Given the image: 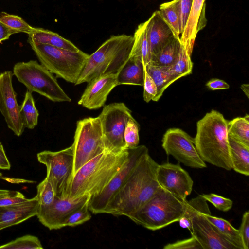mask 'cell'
<instances>
[{
    "label": "cell",
    "mask_w": 249,
    "mask_h": 249,
    "mask_svg": "<svg viewBox=\"0 0 249 249\" xmlns=\"http://www.w3.org/2000/svg\"><path fill=\"white\" fill-rule=\"evenodd\" d=\"M145 66L139 59L129 57L116 74L117 85L143 86Z\"/></svg>",
    "instance_id": "44dd1931"
},
{
    "label": "cell",
    "mask_w": 249,
    "mask_h": 249,
    "mask_svg": "<svg viewBox=\"0 0 249 249\" xmlns=\"http://www.w3.org/2000/svg\"><path fill=\"white\" fill-rule=\"evenodd\" d=\"M74 154L73 175L89 161L105 151L98 117L78 120L71 145Z\"/></svg>",
    "instance_id": "ba28073f"
},
{
    "label": "cell",
    "mask_w": 249,
    "mask_h": 249,
    "mask_svg": "<svg viewBox=\"0 0 249 249\" xmlns=\"http://www.w3.org/2000/svg\"><path fill=\"white\" fill-rule=\"evenodd\" d=\"M159 11L164 20L171 29L174 36L180 38V26L178 0H173L160 5Z\"/></svg>",
    "instance_id": "83f0119b"
},
{
    "label": "cell",
    "mask_w": 249,
    "mask_h": 249,
    "mask_svg": "<svg viewBox=\"0 0 249 249\" xmlns=\"http://www.w3.org/2000/svg\"><path fill=\"white\" fill-rule=\"evenodd\" d=\"M38 161L47 168L46 177L51 183L56 197L68 198L73 177L74 154L72 146L58 151L45 150L37 154Z\"/></svg>",
    "instance_id": "9c48e42d"
},
{
    "label": "cell",
    "mask_w": 249,
    "mask_h": 249,
    "mask_svg": "<svg viewBox=\"0 0 249 249\" xmlns=\"http://www.w3.org/2000/svg\"><path fill=\"white\" fill-rule=\"evenodd\" d=\"M13 32L0 21V43L8 39Z\"/></svg>",
    "instance_id": "bcb514c9"
},
{
    "label": "cell",
    "mask_w": 249,
    "mask_h": 249,
    "mask_svg": "<svg viewBox=\"0 0 249 249\" xmlns=\"http://www.w3.org/2000/svg\"><path fill=\"white\" fill-rule=\"evenodd\" d=\"M201 196L219 211L227 212L232 207L233 201L229 198L213 193L203 194Z\"/></svg>",
    "instance_id": "f35d334b"
},
{
    "label": "cell",
    "mask_w": 249,
    "mask_h": 249,
    "mask_svg": "<svg viewBox=\"0 0 249 249\" xmlns=\"http://www.w3.org/2000/svg\"><path fill=\"white\" fill-rule=\"evenodd\" d=\"M162 147L167 155L186 166L197 169L207 167L196 149L194 138L180 128L167 130L162 139Z\"/></svg>",
    "instance_id": "8fae6325"
},
{
    "label": "cell",
    "mask_w": 249,
    "mask_h": 249,
    "mask_svg": "<svg viewBox=\"0 0 249 249\" xmlns=\"http://www.w3.org/2000/svg\"><path fill=\"white\" fill-rule=\"evenodd\" d=\"M143 86V97L144 100L146 103L149 102L151 100L155 101L157 95V88L153 79L146 72L145 70Z\"/></svg>",
    "instance_id": "60d3db41"
},
{
    "label": "cell",
    "mask_w": 249,
    "mask_h": 249,
    "mask_svg": "<svg viewBox=\"0 0 249 249\" xmlns=\"http://www.w3.org/2000/svg\"><path fill=\"white\" fill-rule=\"evenodd\" d=\"M88 202L73 212L67 217L63 223V227L77 226L91 219V215L88 208Z\"/></svg>",
    "instance_id": "8d00e7d4"
},
{
    "label": "cell",
    "mask_w": 249,
    "mask_h": 249,
    "mask_svg": "<svg viewBox=\"0 0 249 249\" xmlns=\"http://www.w3.org/2000/svg\"><path fill=\"white\" fill-rule=\"evenodd\" d=\"M241 89L243 90L247 98H249V85L248 84H243L241 86Z\"/></svg>",
    "instance_id": "7dc6e473"
},
{
    "label": "cell",
    "mask_w": 249,
    "mask_h": 249,
    "mask_svg": "<svg viewBox=\"0 0 249 249\" xmlns=\"http://www.w3.org/2000/svg\"><path fill=\"white\" fill-rule=\"evenodd\" d=\"M204 215L223 235L235 244L239 249H244L238 230L233 227L229 221L211 214Z\"/></svg>",
    "instance_id": "4dcf8cb0"
},
{
    "label": "cell",
    "mask_w": 249,
    "mask_h": 249,
    "mask_svg": "<svg viewBox=\"0 0 249 249\" xmlns=\"http://www.w3.org/2000/svg\"><path fill=\"white\" fill-rule=\"evenodd\" d=\"M39 207H45L51 205L56 197L53 188L47 178L37 186V194Z\"/></svg>",
    "instance_id": "e575fe53"
},
{
    "label": "cell",
    "mask_w": 249,
    "mask_h": 249,
    "mask_svg": "<svg viewBox=\"0 0 249 249\" xmlns=\"http://www.w3.org/2000/svg\"><path fill=\"white\" fill-rule=\"evenodd\" d=\"M11 71L0 73V112L8 127L17 136H20L25 127L20 114V106L17 100V94L12 85Z\"/></svg>",
    "instance_id": "4fadbf2b"
},
{
    "label": "cell",
    "mask_w": 249,
    "mask_h": 249,
    "mask_svg": "<svg viewBox=\"0 0 249 249\" xmlns=\"http://www.w3.org/2000/svg\"><path fill=\"white\" fill-rule=\"evenodd\" d=\"M228 121L212 110L196 124L195 145L204 162L230 171L232 165L228 141Z\"/></svg>",
    "instance_id": "3957f363"
},
{
    "label": "cell",
    "mask_w": 249,
    "mask_h": 249,
    "mask_svg": "<svg viewBox=\"0 0 249 249\" xmlns=\"http://www.w3.org/2000/svg\"><path fill=\"white\" fill-rule=\"evenodd\" d=\"M134 42L129 57L140 59L145 66L151 60V53L146 32L145 22L140 24L135 30Z\"/></svg>",
    "instance_id": "d4e9b609"
},
{
    "label": "cell",
    "mask_w": 249,
    "mask_h": 249,
    "mask_svg": "<svg viewBox=\"0 0 249 249\" xmlns=\"http://www.w3.org/2000/svg\"><path fill=\"white\" fill-rule=\"evenodd\" d=\"M193 63L181 45L178 57L174 65L169 67V71L176 81L192 73Z\"/></svg>",
    "instance_id": "1f68e13d"
},
{
    "label": "cell",
    "mask_w": 249,
    "mask_h": 249,
    "mask_svg": "<svg viewBox=\"0 0 249 249\" xmlns=\"http://www.w3.org/2000/svg\"><path fill=\"white\" fill-rule=\"evenodd\" d=\"M28 39L34 42L66 50L77 51L79 49L71 42L58 34L41 28H35L34 31L29 34Z\"/></svg>",
    "instance_id": "603a6c76"
},
{
    "label": "cell",
    "mask_w": 249,
    "mask_h": 249,
    "mask_svg": "<svg viewBox=\"0 0 249 249\" xmlns=\"http://www.w3.org/2000/svg\"><path fill=\"white\" fill-rule=\"evenodd\" d=\"M134 42L133 36H112L91 55L75 85L88 83L105 74H117L129 58Z\"/></svg>",
    "instance_id": "277c9868"
},
{
    "label": "cell",
    "mask_w": 249,
    "mask_h": 249,
    "mask_svg": "<svg viewBox=\"0 0 249 249\" xmlns=\"http://www.w3.org/2000/svg\"><path fill=\"white\" fill-rule=\"evenodd\" d=\"M128 149L105 151L79 169L71 181L68 198L91 197L101 193L118 173L128 157Z\"/></svg>",
    "instance_id": "7a4b0ae2"
},
{
    "label": "cell",
    "mask_w": 249,
    "mask_h": 249,
    "mask_svg": "<svg viewBox=\"0 0 249 249\" xmlns=\"http://www.w3.org/2000/svg\"><path fill=\"white\" fill-rule=\"evenodd\" d=\"M192 2V0H178L181 34L184 30L187 20L191 9Z\"/></svg>",
    "instance_id": "7bdbcfd3"
},
{
    "label": "cell",
    "mask_w": 249,
    "mask_h": 249,
    "mask_svg": "<svg viewBox=\"0 0 249 249\" xmlns=\"http://www.w3.org/2000/svg\"><path fill=\"white\" fill-rule=\"evenodd\" d=\"M205 214L198 213L193 217L190 230L192 235L198 240L203 249H239L209 221Z\"/></svg>",
    "instance_id": "2e32d148"
},
{
    "label": "cell",
    "mask_w": 249,
    "mask_h": 249,
    "mask_svg": "<svg viewBox=\"0 0 249 249\" xmlns=\"http://www.w3.org/2000/svg\"><path fill=\"white\" fill-rule=\"evenodd\" d=\"M244 249L249 248V211L244 213L241 223L238 229Z\"/></svg>",
    "instance_id": "b9f144b4"
},
{
    "label": "cell",
    "mask_w": 249,
    "mask_h": 249,
    "mask_svg": "<svg viewBox=\"0 0 249 249\" xmlns=\"http://www.w3.org/2000/svg\"><path fill=\"white\" fill-rule=\"evenodd\" d=\"M145 23L151 59L174 36V35L159 10L155 11Z\"/></svg>",
    "instance_id": "d6986e66"
},
{
    "label": "cell",
    "mask_w": 249,
    "mask_h": 249,
    "mask_svg": "<svg viewBox=\"0 0 249 249\" xmlns=\"http://www.w3.org/2000/svg\"><path fill=\"white\" fill-rule=\"evenodd\" d=\"M90 196H85L76 199L55 197L53 202L45 207H39L37 217L39 221L49 230L63 227V223L73 212L88 202Z\"/></svg>",
    "instance_id": "5bb4252c"
},
{
    "label": "cell",
    "mask_w": 249,
    "mask_h": 249,
    "mask_svg": "<svg viewBox=\"0 0 249 249\" xmlns=\"http://www.w3.org/2000/svg\"><path fill=\"white\" fill-rule=\"evenodd\" d=\"M232 169L236 172L249 175V147L228 136Z\"/></svg>",
    "instance_id": "7402d4cb"
},
{
    "label": "cell",
    "mask_w": 249,
    "mask_h": 249,
    "mask_svg": "<svg viewBox=\"0 0 249 249\" xmlns=\"http://www.w3.org/2000/svg\"><path fill=\"white\" fill-rule=\"evenodd\" d=\"M38 208L36 196L19 203L0 207V231L36 216Z\"/></svg>",
    "instance_id": "ffe728a7"
},
{
    "label": "cell",
    "mask_w": 249,
    "mask_h": 249,
    "mask_svg": "<svg viewBox=\"0 0 249 249\" xmlns=\"http://www.w3.org/2000/svg\"><path fill=\"white\" fill-rule=\"evenodd\" d=\"M187 200L161 187L139 210L128 218L138 225L156 231L178 222L183 215Z\"/></svg>",
    "instance_id": "5b68a950"
},
{
    "label": "cell",
    "mask_w": 249,
    "mask_h": 249,
    "mask_svg": "<svg viewBox=\"0 0 249 249\" xmlns=\"http://www.w3.org/2000/svg\"><path fill=\"white\" fill-rule=\"evenodd\" d=\"M128 149V158L120 170L101 193L90 197L88 202V208L92 213H104L107 206L122 186L138 161L148 151L147 147L143 145Z\"/></svg>",
    "instance_id": "7c38bea8"
},
{
    "label": "cell",
    "mask_w": 249,
    "mask_h": 249,
    "mask_svg": "<svg viewBox=\"0 0 249 249\" xmlns=\"http://www.w3.org/2000/svg\"><path fill=\"white\" fill-rule=\"evenodd\" d=\"M1 143V142H0V144Z\"/></svg>",
    "instance_id": "681fc988"
},
{
    "label": "cell",
    "mask_w": 249,
    "mask_h": 249,
    "mask_svg": "<svg viewBox=\"0 0 249 249\" xmlns=\"http://www.w3.org/2000/svg\"><path fill=\"white\" fill-rule=\"evenodd\" d=\"M116 74H108L98 76L91 81L85 89L78 104L89 109H97L105 105L107 96L117 86Z\"/></svg>",
    "instance_id": "e0dca14e"
},
{
    "label": "cell",
    "mask_w": 249,
    "mask_h": 249,
    "mask_svg": "<svg viewBox=\"0 0 249 249\" xmlns=\"http://www.w3.org/2000/svg\"><path fill=\"white\" fill-rule=\"evenodd\" d=\"M20 114L25 128L33 129L37 125L39 113L36 107L32 92L28 90L20 106Z\"/></svg>",
    "instance_id": "f546056e"
},
{
    "label": "cell",
    "mask_w": 249,
    "mask_h": 249,
    "mask_svg": "<svg viewBox=\"0 0 249 249\" xmlns=\"http://www.w3.org/2000/svg\"><path fill=\"white\" fill-rule=\"evenodd\" d=\"M181 46L180 38L173 36L148 63L160 67L172 66L178 57Z\"/></svg>",
    "instance_id": "cb8c5ba5"
},
{
    "label": "cell",
    "mask_w": 249,
    "mask_h": 249,
    "mask_svg": "<svg viewBox=\"0 0 249 249\" xmlns=\"http://www.w3.org/2000/svg\"><path fill=\"white\" fill-rule=\"evenodd\" d=\"M11 167L10 162L5 154L3 145L0 144V169L9 170Z\"/></svg>",
    "instance_id": "f6af8a7d"
},
{
    "label": "cell",
    "mask_w": 249,
    "mask_h": 249,
    "mask_svg": "<svg viewBox=\"0 0 249 249\" xmlns=\"http://www.w3.org/2000/svg\"><path fill=\"white\" fill-rule=\"evenodd\" d=\"M2 176V174L0 172V177H1Z\"/></svg>",
    "instance_id": "c3c4849f"
},
{
    "label": "cell",
    "mask_w": 249,
    "mask_h": 249,
    "mask_svg": "<svg viewBox=\"0 0 249 249\" xmlns=\"http://www.w3.org/2000/svg\"><path fill=\"white\" fill-rule=\"evenodd\" d=\"M139 128L140 126L135 119L133 117L130 118L124 131V140L126 148H132L138 146Z\"/></svg>",
    "instance_id": "d590c367"
},
{
    "label": "cell",
    "mask_w": 249,
    "mask_h": 249,
    "mask_svg": "<svg viewBox=\"0 0 249 249\" xmlns=\"http://www.w3.org/2000/svg\"><path fill=\"white\" fill-rule=\"evenodd\" d=\"M157 178L160 187L182 200H186L192 192L193 181L188 173L179 164H159Z\"/></svg>",
    "instance_id": "9a60e30c"
},
{
    "label": "cell",
    "mask_w": 249,
    "mask_h": 249,
    "mask_svg": "<svg viewBox=\"0 0 249 249\" xmlns=\"http://www.w3.org/2000/svg\"><path fill=\"white\" fill-rule=\"evenodd\" d=\"M206 86L212 90L225 89L230 88L229 85L227 82L217 78L210 79L206 83Z\"/></svg>",
    "instance_id": "ee69618b"
},
{
    "label": "cell",
    "mask_w": 249,
    "mask_h": 249,
    "mask_svg": "<svg viewBox=\"0 0 249 249\" xmlns=\"http://www.w3.org/2000/svg\"><path fill=\"white\" fill-rule=\"evenodd\" d=\"M0 21L14 33H25L28 35L34 30L22 18L17 15L9 14L5 12L0 13Z\"/></svg>",
    "instance_id": "d6a6232c"
},
{
    "label": "cell",
    "mask_w": 249,
    "mask_h": 249,
    "mask_svg": "<svg viewBox=\"0 0 249 249\" xmlns=\"http://www.w3.org/2000/svg\"><path fill=\"white\" fill-rule=\"evenodd\" d=\"M206 0H192L189 15L180 37L181 45L191 56L197 33L207 24Z\"/></svg>",
    "instance_id": "ac0fdd59"
},
{
    "label": "cell",
    "mask_w": 249,
    "mask_h": 249,
    "mask_svg": "<svg viewBox=\"0 0 249 249\" xmlns=\"http://www.w3.org/2000/svg\"><path fill=\"white\" fill-rule=\"evenodd\" d=\"M228 134L236 141L249 147V116L237 117L228 121Z\"/></svg>",
    "instance_id": "f1b7e54d"
},
{
    "label": "cell",
    "mask_w": 249,
    "mask_h": 249,
    "mask_svg": "<svg viewBox=\"0 0 249 249\" xmlns=\"http://www.w3.org/2000/svg\"><path fill=\"white\" fill-rule=\"evenodd\" d=\"M13 72L18 81L31 92L38 93L54 102L71 101L53 73L36 60L15 64Z\"/></svg>",
    "instance_id": "52a82bcc"
},
{
    "label": "cell",
    "mask_w": 249,
    "mask_h": 249,
    "mask_svg": "<svg viewBox=\"0 0 249 249\" xmlns=\"http://www.w3.org/2000/svg\"><path fill=\"white\" fill-rule=\"evenodd\" d=\"M0 249H43L36 236L26 235L0 246Z\"/></svg>",
    "instance_id": "836d02e7"
},
{
    "label": "cell",
    "mask_w": 249,
    "mask_h": 249,
    "mask_svg": "<svg viewBox=\"0 0 249 249\" xmlns=\"http://www.w3.org/2000/svg\"><path fill=\"white\" fill-rule=\"evenodd\" d=\"M105 150L120 152L126 149L124 131L131 111L124 103H113L104 106L100 115Z\"/></svg>",
    "instance_id": "30bf717a"
},
{
    "label": "cell",
    "mask_w": 249,
    "mask_h": 249,
    "mask_svg": "<svg viewBox=\"0 0 249 249\" xmlns=\"http://www.w3.org/2000/svg\"><path fill=\"white\" fill-rule=\"evenodd\" d=\"M159 164L146 152L135 166L104 210V213L128 217L142 207L160 187Z\"/></svg>",
    "instance_id": "6da1fadb"
},
{
    "label": "cell",
    "mask_w": 249,
    "mask_h": 249,
    "mask_svg": "<svg viewBox=\"0 0 249 249\" xmlns=\"http://www.w3.org/2000/svg\"><path fill=\"white\" fill-rule=\"evenodd\" d=\"M169 67H160L148 63L145 70L155 82L157 88V95L155 101L162 96L165 90L176 81L169 70Z\"/></svg>",
    "instance_id": "484cf974"
},
{
    "label": "cell",
    "mask_w": 249,
    "mask_h": 249,
    "mask_svg": "<svg viewBox=\"0 0 249 249\" xmlns=\"http://www.w3.org/2000/svg\"><path fill=\"white\" fill-rule=\"evenodd\" d=\"M198 213L211 214L207 200L201 195L187 201L185 211L178 221L180 226L190 231L192 227V220Z\"/></svg>",
    "instance_id": "4316f807"
},
{
    "label": "cell",
    "mask_w": 249,
    "mask_h": 249,
    "mask_svg": "<svg viewBox=\"0 0 249 249\" xmlns=\"http://www.w3.org/2000/svg\"><path fill=\"white\" fill-rule=\"evenodd\" d=\"M28 199L19 191L0 189V207L19 203Z\"/></svg>",
    "instance_id": "74e56055"
},
{
    "label": "cell",
    "mask_w": 249,
    "mask_h": 249,
    "mask_svg": "<svg viewBox=\"0 0 249 249\" xmlns=\"http://www.w3.org/2000/svg\"><path fill=\"white\" fill-rule=\"evenodd\" d=\"M164 249H203L202 247L198 240L193 235L192 237L177 241L172 243L165 245Z\"/></svg>",
    "instance_id": "ab89813d"
},
{
    "label": "cell",
    "mask_w": 249,
    "mask_h": 249,
    "mask_svg": "<svg viewBox=\"0 0 249 249\" xmlns=\"http://www.w3.org/2000/svg\"><path fill=\"white\" fill-rule=\"evenodd\" d=\"M27 41L41 65L57 77L76 84L89 54L80 49L71 51L34 42L29 39Z\"/></svg>",
    "instance_id": "8992f818"
}]
</instances>
